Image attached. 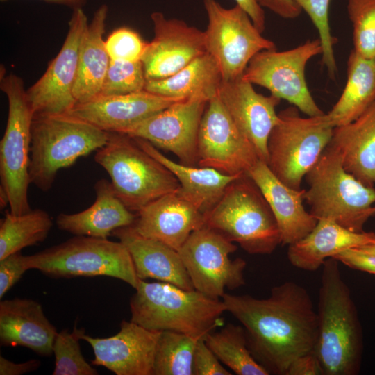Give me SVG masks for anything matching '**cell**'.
Masks as SVG:
<instances>
[{
	"label": "cell",
	"instance_id": "45",
	"mask_svg": "<svg viewBox=\"0 0 375 375\" xmlns=\"http://www.w3.org/2000/svg\"><path fill=\"white\" fill-rule=\"evenodd\" d=\"M251 17L254 25L262 33L265 29V15L263 8L256 0H235Z\"/></svg>",
	"mask_w": 375,
	"mask_h": 375
},
{
	"label": "cell",
	"instance_id": "23",
	"mask_svg": "<svg viewBox=\"0 0 375 375\" xmlns=\"http://www.w3.org/2000/svg\"><path fill=\"white\" fill-rule=\"evenodd\" d=\"M56 328L42 306L30 299L15 298L0 302V343L26 347L41 356L53 354Z\"/></svg>",
	"mask_w": 375,
	"mask_h": 375
},
{
	"label": "cell",
	"instance_id": "24",
	"mask_svg": "<svg viewBox=\"0 0 375 375\" xmlns=\"http://www.w3.org/2000/svg\"><path fill=\"white\" fill-rule=\"evenodd\" d=\"M112 235L128 249L138 278H153L194 290L178 251L160 241L142 236L132 225L119 228Z\"/></svg>",
	"mask_w": 375,
	"mask_h": 375
},
{
	"label": "cell",
	"instance_id": "43",
	"mask_svg": "<svg viewBox=\"0 0 375 375\" xmlns=\"http://www.w3.org/2000/svg\"><path fill=\"white\" fill-rule=\"evenodd\" d=\"M262 8H267L278 16L293 19L298 17L302 10L294 0H256Z\"/></svg>",
	"mask_w": 375,
	"mask_h": 375
},
{
	"label": "cell",
	"instance_id": "8",
	"mask_svg": "<svg viewBox=\"0 0 375 375\" xmlns=\"http://www.w3.org/2000/svg\"><path fill=\"white\" fill-rule=\"evenodd\" d=\"M299 112L292 106L278 113L268 138L267 162L278 180L297 190L328 145L334 128L326 113L305 117Z\"/></svg>",
	"mask_w": 375,
	"mask_h": 375
},
{
	"label": "cell",
	"instance_id": "4",
	"mask_svg": "<svg viewBox=\"0 0 375 375\" xmlns=\"http://www.w3.org/2000/svg\"><path fill=\"white\" fill-rule=\"evenodd\" d=\"M108 133L65 114L35 115L31 125L29 163L31 184L49 190L57 173L107 142Z\"/></svg>",
	"mask_w": 375,
	"mask_h": 375
},
{
	"label": "cell",
	"instance_id": "41",
	"mask_svg": "<svg viewBox=\"0 0 375 375\" xmlns=\"http://www.w3.org/2000/svg\"><path fill=\"white\" fill-rule=\"evenodd\" d=\"M333 258L350 268L375 274L374 254L356 248L345 250Z\"/></svg>",
	"mask_w": 375,
	"mask_h": 375
},
{
	"label": "cell",
	"instance_id": "14",
	"mask_svg": "<svg viewBox=\"0 0 375 375\" xmlns=\"http://www.w3.org/2000/svg\"><path fill=\"white\" fill-rule=\"evenodd\" d=\"M197 164L229 176L247 174L260 160L251 142L237 127L218 95L209 100L197 139Z\"/></svg>",
	"mask_w": 375,
	"mask_h": 375
},
{
	"label": "cell",
	"instance_id": "42",
	"mask_svg": "<svg viewBox=\"0 0 375 375\" xmlns=\"http://www.w3.org/2000/svg\"><path fill=\"white\" fill-rule=\"evenodd\" d=\"M285 375H324V372L317 356L311 351L294 359Z\"/></svg>",
	"mask_w": 375,
	"mask_h": 375
},
{
	"label": "cell",
	"instance_id": "36",
	"mask_svg": "<svg viewBox=\"0 0 375 375\" xmlns=\"http://www.w3.org/2000/svg\"><path fill=\"white\" fill-rule=\"evenodd\" d=\"M347 10L353 28V50L375 60V0H348Z\"/></svg>",
	"mask_w": 375,
	"mask_h": 375
},
{
	"label": "cell",
	"instance_id": "10",
	"mask_svg": "<svg viewBox=\"0 0 375 375\" xmlns=\"http://www.w3.org/2000/svg\"><path fill=\"white\" fill-rule=\"evenodd\" d=\"M0 88L8 103L6 127L0 142V187L8 196L10 212L21 215L31 210L28 189L34 112L19 76L14 74L3 76Z\"/></svg>",
	"mask_w": 375,
	"mask_h": 375
},
{
	"label": "cell",
	"instance_id": "13",
	"mask_svg": "<svg viewBox=\"0 0 375 375\" xmlns=\"http://www.w3.org/2000/svg\"><path fill=\"white\" fill-rule=\"evenodd\" d=\"M237 249L233 242L204 225L194 231L178 251L194 290L220 299L225 289L245 284L246 261L229 258Z\"/></svg>",
	"mask_w": 375,
	"mask_h": 375
},
{
	"label": "cell",
	"instance_id": "1",
	"mask_svg": "<svg viewBox=\"0 0 375 375\" xmlns=\"http://www.w3.org/2000/svg\"><path fill=\"white\" fill-rule=\"evenodd\" d=\"M222 300L242 324L250 351L269 374L285 375L294 359L313 351L317 315L302 285L286 281L272 288L267 299L225 293Z\"/></svg>",
	"mask_w": 375,
	"mask_h": 375
},
{
	"label": "cell",
	"instance_id": "3",
	"mask_svg": "<svg viewBox=\"0 0 375 375\" xmlns=\"http://www.w3.org/2000/svg\"><path fill=\"white\" fill-rule=\"evenodd\" d=\"M130 300L131 321L151 331H172L196 339L224 325L222 300L166 282L140 279Z\"/></svg>",
	"mask_w": 375,
	"mask_h": 375
},
{
	"label": "cell",
	"instance_id": "47",
	"mask_svg": "<svg viewBox=\"0 0 375 375\" xmlns=\"http://www.w3.org/2000/svg\"><path fill=\"white\" fill-rule=\"evenodd\" d=\"M9 206V198L6 191L0 187V207L1 209Z\"/></svg>",
	"mask_w": 375,
	"mask_h": 375
},
{
	"label": "cell",
	"instance_id": "40",
	"mask_svg": "<svg viewBox=\"0 0 375 375\" xmlns=\"http://www.w3.org/2000/svg\"><path fill=\"white\" fill-rule=\"evenodd\" d=\"M26 256L20 251L10 254L0 260V298L11 289L27 271Z\"/></svg>",
	"mask_w": 375,
	"mask_h": 375
},
{
	"label": "cell",
	"instance_id": "32",
	"mask_svg": "<svg viewBox=\"0 0 375 375\" xmlns=\"http://www.w3.org/2000/svg\"><path fill=\"white\" fill-rule=\"evenodd\" d=\"M52 226L50 215L42 209L21 215L7 211L0 224V260L24 247L43 242Z\"/></svg>",
	"mask_w": 375,
	"mask_h": 375
},
{
	"label": "cell",
	"instance_id": "48",
	"mask_svg": "<svg viewBox=\"0 0 375 375\" xmlns=\"http://www.w3.org/2000/svg\"><path fill=\"white\" fill-rule=\"evenodd\" d=\"M357 249H359L364 252L375 255V242L367 244Z\"/></svg>",
	"mask_w": 375,
	"mask_h": 375
},
{
	"label": "cell",
	"instance_id": "15",
	"mask_svg": "<svg viewBox=\"0 0 375 375\" xmlns=\"http://www.w3.org/2000/svg\"><path fill=\"white\" fill-rule=\"evenodd\" d=\"M88 25L83 8L73 10L61 49L43 75L26 90L34 115L68 113L76 104L74 88L80 47Z\"/></svg>",
	"mask_w": 375,
	"mask_h": 375
},
{
	"label": "cell",
	"instance_id": "33",
	"mask_svg": "<svg viewBox=\"0 0 375 375\" xmlns=\"http://www.w3.org/2000/svg\"><path fill=\"white\" fill-rule=\"evenodd\" d=\"M204 340L219 361L236 374H269L250 351L242 326L228 324L219 331L208 333Z\"/></svg>",
	"mask_w": 375,
	"mask_h": 375
},
{
	"label": "cell",
	"instance_id": "2",
	"mask_svg": "<svg viewBox=\"0 0 375 375\" xmlns=\"http://www.w3.org/2000/svg\"><path fill=\"white\" fill-rule=\"evenodd\" d=\"M317 315V338L313 351L324 375L358 374L363 351L361 324L339 261L333 258L322 265Z\"/></svg>",
	"mask_w": 375,
	"mask_h": 375
},
{
	"label": "cell",
	"instance_id": "26",
	"mask_svg": "<svg viewBox=\"0 0 375 375\" xmlns=\"http://www.w3.org/2000/svg\"><path fill=\"white\" fill-rule=\"evenodd\" d=\"M373 242L374 232H355L331 219H320L308 235L288 246L287 256L294 267L315 271L328 258Z\"/></svg>",
	"mask_w": 375,
	"mask_h": 375
},
{
	"label": "cell",
	"instance_id": "17",
	"mask_svg": "<svg viewBox=\"0 0 375 375\" xmlns=\"http://www.w3.org/2000/svg\"><path fill=\"white\" fill-rule=\"evenodd\" d=\"M151 18L154 37L141 59L147 81L169 77L207 53L203 31L160 12Z\"/></svg>",
	"mask_w": 375,
	"mask_h": 375
},
{
	"label": "cell",
	"instance_id": "22",
	"mask_svg": "<svg viewBox=\"0 0 375 375\" xmlns=\"http://www.w3.org/2000/svg\"><path fill=\"white\" fill-rule=\"evenodd\" d=\"M247 174L272 209L280 231L282 245L289 246L300 240L314 228L317 219L305 209L304 190H294L283 183L261 160Z\"/></svg>",
	"mask_w": 375,
	"mask_h": 375
},
{
	"label": "cell",
	"instance_id": "12",
	"mask_svg": "<svg viewBox=\"0 0 375 375\" xmlns=\"http://www.w3.org/2000/svg\"><path fill=\"white\" fill-rule=\"evenodd\" d=\"M321 53L319 38L286 51L263 50L251 58L242 77L267 89L307 116L322 115L324 112L315 101L306 80L307 63Z\"/></svg>",
	"mask_w": 375,
	"mask_h": 375
},
{
	"label": "cell",
	"instance_id": "5",
	"mask_svg": "<svg viewBox=\"0 0 375 375\" xmlns=\"http://www.w3.org/2000/svg\"><path fill=\"white\" fill-rule=\"evenodd\" d=\"M308 185L304 200L317 220L331 219L355 232H362L375 215V188L348 172L338 152L330 146L305 176Z\"/></svg>",
	"mask_w": 375,
	"mask_h": 375
},
{
	"label": "cell",
	"instance_id": "39",
	"mask_svg": "<svg viewBox=\"0 0 375 375\" xmlns=\"http://www.w3.org/2000/svg\"><path fill=\"white\" fill-rule=\"evenodd\" d=\"M193 375H231L206 344L204 338L197 343L193 356Z\"/></svg>",
	"mask_w": 375,
	"mask_h": 375
},
{
	"label": "cell",
	"instance_id": "19",
	"mask_svg": "<svg viewBox=\"0 0 375 375\" xmlns=\"http://www.w3.org/2000/svg\"><path fill=\"white\" fill-rule=\"evenodd\" d=\"M253 85L242 76L222 81L218 97L237 127L253 145L260 159L267 163L268 138L278 122L276 108L281 99L258 93Z\"/></svg>",
	"mask_w": 375,
	"mask_h": 375
},
{
	"label": "cell",
	"instance_id": "35",
	"mask_svg": "<svg viewBox=\"0 0 375 375\" xmlns=\"http://www.w3.org/2000/svg\"><path fill=\"white\" fill-rule=\"evenodd\" d=\"M85 329L76 326L72 332L57 333L53 343L55 368L53 375H97V370L84 358L79 344Z\"/></svg>",
	"mask_w": 375,
	"mask_h": 375
},
{
	"label": "cell",
	"instance_id": "16",
	"mask_svg": "<svg viewBox=\"0 0 375 375\" xmlns=\"http://www.w3.org/2000/svg\"><path fill=\"white\" fill-rule=\"evenodd\" d=\"M208 101L183 99L151 115L125 134L145 140L156 147L172 152L180 163L197 164V139Z\"/></svg>",
	"mask_w": 375,
	"mask_h": 375
},
{
	"label": "cell",
	"instance_id": "11",
	"mask_svg": "<svg viewBox=\"0 0 375 375\" xmlns=\"http://www.w3.org/2000/svg\"><path fill=\"white\" fill-rule=\"evenodd\" d=\"M203 5L208 17L203 31L206 52L217 62L223 81L242 76L258 52L276 49L240 6L226 8L217 0H203Z\"/></svg>",
	"mask_w": 375,
	"mask_h": 375
},
{
	"label": "cell",
	"instance_id": "37",
	"mask_svg": "<svg viewBox=\"0 0 375 375\" xmlns=\"http://www.w3.org/2000/svg\"><path fill=\"white\" fill-rule=\"evenodd\" d=\"M147 78L141 61L110 60L99 96H115L144 90Z\"/></svg>",
	"mask_w": 375,
	"mask_h": 375
},
{
	"label": "cell",
	"instance_id": "34",
	"mask_svg": "<svg viewBox=\"0 0 375 375\" xmlns=\"http://www.w3.org/2000/svg\"><path fill=\"white\" fill-rule=\"evenodd\" d=\"M198 340L176 331H161L152 375H193V356Z\"/></svg>",
	"mask_w": 375,
	"mask_h": 375
},
{
	"label": "cell",
	"instance_id": "6",
	"mask_svg": "<svg viewBox=\"0 0 375 375\" xmlns=\"http://www.w3.org/2000/svg\"><path fill=\"white\" fill-rule=\"evenodd\" d=\"M205 225L252 255L271 254L281 244L272 209L248 174L239 176L228 185L206 215Z\"/></svg>",
	"mask_w": 375,
	"mask_h": 375
},
{
	"label": "cell",
	"instance_id": "18",
	"mask_svg": "<svg viewBox=\"0 0 375 375\" xmlns=\"http://www.w3.org/2000/svg\"><path fill=\"white\" fill-rule=\"evenodd\" d=\"M160 333L123 320L113 336L99 338L85 333L82 340L93 349L92 365L103 366L117 375H152Z\"/></svg>",
	"mask_w": 375,
	"mask_h": 375
},
{
	"label": "cell",
	"instance_id": "20",
	"mask_svg": "<svg viewBox=\"0 0 375 375\" xmlns=\"http://www.w3.org/2000/svg\"><path fill=\"white\" fill-rule=\"evenodd\" d=\"M181 100L143 90L122 95L97 96L76 103L68 113L107 133L125 134L140 122Z\"/></svg>",
	"mask_w": 375,
	"mask_h": 375
},
{
	"label": "cell",
	"instance_id": "46",
	"mask_svg": "<svg viewBox=\"0 0 375 375\" xmlns=\"http://www.w3.org/2000/svg\"><path fill=\"white\" fill-rule=\"evenodd\" d=\"M5 1L7 0H1ZM48 3H56L63 5L72 8V10L76 8H83V7L87 3V0H42Z\"/></svg>",
	"mask_w": 375,
	"mask_h": 375
},
{
	"label": "cell",
	"instance_id": "38",
	"mask_svg": "<svg viewBox=\"0 0 375 375\" xmlns=\"http://www.w3.org/2000/svg\"><path fill=\"white\" fill-rule=\"evenodd\" d=\"M147 44L137 32L127 27L115 30L105 40L110 59L124 62L141 61Z\"/></svg>",
	"mask_w": 375,
	"mask_h": 375
},
{
	"label": "cell",
	"instance_id": "30",
	"mask_svg": "<svg viewBox=\"0 0 375 375\" xmlns=\"http://www.w3.org/2000/svg\"><path fill=\"white\" fill-rule=\"evenodd\" d=\"M222 81L217 62L206 53L169 77L147 81L144 90L167 97L208 101L218 95Z\"/></svg>",
	"mask_w": 375,
	"mask_h": 375
},
{
	"label": "cell",
	"instance_id": "7",
	"mask_svg": "<svg viewBox=\"0 0 375 375\" xmlns=\"http://www.w3.org/2000/svg\"><path fill=\"white\" fill-rule=\"evenodd\" d=\"M94 160L110 176L118 198L135 213L180 188L169 169L124 133H108L107 142L97 151Z\"/></svg>",
	"mask_w": 375,
	"mask_h": 375
},
{
	"label": "cell",
	"instance_id": "9",
	"mask_svg": "<svg viewBox=\"0 0 375 375\" xmlns=\"http://www.w3.org/2000/svg\"><path fill=\"white\" fill-rule=\"evenodd\" d=\"M26 258L29 269H38L53 278L106 276L134 289L140 281L131 256L120 241L76 235Z\"/></svg>",
	"mask_w": 375,
	"mask_h": 375
},
{
	"label": "cell",
	"instance_id": "21",
	"mask_svg": "<svg viewBox=\"0 0 375 375\" xmlns=\"http://www.w3.org/2000/svg\"><path fill=\"white\" fill-rule=\"evenodd\" d=\"M136 215L132 226L138 233L176 251L194 231L206 224L205 215L177 190L151 202Z\"/></svg>",
	"mask_w": 375,
	"mask_h": 375
},
{
	"label": "cell",
	"instance_id": "28",
	"mask_svg": "<svg viewBox=\"0 0 375 375\" xmlns=\"http://www.w3.org/2000/svg\"><path fill=\"white\" fill-rule=\"evenodd\" d=\"M134 138L147 153L173 173L180 184L177 190L178 194L193 203L205 216L218 203L228 185L240 176L224 174L210 167L177 163L161 153L148 141Z\"/></svg>",
	"mask_w": 375,
	"mask_h": 375
},
{
	"label": "cell",
	"instance_id": "29",
	"mask_svg": "<svg viewBox=\"0 0 375 375\" xmlns=\"http://www.w3.org/2000/svg\"><path fill=\"white\" fill-rule=\"evenodd\" d=\"M108 12L106 4L100 6L84 32L74 88L76 103L87 102L100 94L110 62L103 39Z\"/></svg>",
	"mask_w": 375,
	"mask_h": 375
},
{
	"label": "cell",
	"instance_id": "27",
	"mask_svg": "<svg viewBox=\"0 0 375 375\" xmlns=\"http://www.w3.org/2000/svg\"><path fill=\"white\" fill-rule=\"evenodd\" d=\"M328 146L344 169L369 187L375 185V101L356 119L334 127Z\"/></svg>",
	"mask_w": 375,
	"mask_h": 375
},
{
	"label": "cell",
	"instance_id": "25",
	"mask_svg": "<svg viewBox=\"0 0 375 375\" xmlns=\"http://www.w3.org/2000/svg\"><path fill=\"white\" fill-rule=\"evenodd\" d=\"M94 188L95 201L89 208L57 216L56 223L60 230L74 235L108 239L115 230L133 224L136 213L118 198L111 182L101 178L95 183Z\"/></svg>",
	"mask_w": 375,
	"mask_h": 375
},
{
	"label": "cell",
	"instance_id": "44",
	"mask_svg": "<svg viewBox=\"0 0 375 375\" xmlns=\"http://www.w3.org/2000/svg\"><path fill=\"white\" fill-rule=\"evenodd\" d=\"M40 365V360L36 359L16 363L0 356V375H21L35 371Z\"/></svg>",
	"mask_w": 375,
	"mask_h": 375
},
{
	"label": "cell",
	"instance_id": "31",
	"mask_svg": "<svg viewBox=\"0 0 375 375\" xmlns=\"http://www.w3.org/2000/svg\"><path fill=\"white\" fill-rule=\"evenodd\" d=\"M375 101V60L353 49L347 60V77L340 98L327 113L334 127L349 124Z\"/></svg>",
	"mask_w": 375,
	"mask_h": 375
}]
</instances>
